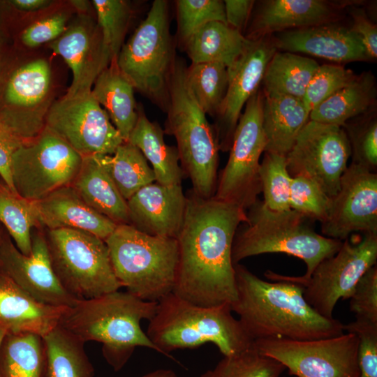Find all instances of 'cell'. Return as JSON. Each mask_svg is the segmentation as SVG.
Returning a JSON list of instances; mask_svg holds the SVG:
<instances>
[{
    "label": "cell",
    "mask_w": 377,
    "mask_h": 377,
    "mask_svg": "<svg viewBox=\"0 0 377 377\" xmlns=\"http://www.w3.org/2000/svg\"><path fill=\"white\" fill-rule=\"evenodd\" d=\"M246 211L230 202L203 198L190 190L177 236L179 260L172 293L197 306L231 305L237 299L232 248Z\"/></svg>",
    "instance_id": "cell-1"
},
{
    "label": "cell",
    "mask_w": 377,
    "mask_h": 377,
    "mask_svg": "<svg viewBox=\"0 0 377 377\" xmlns=\"http://www.w3.org/2000/svg\"><path fill=\"white\" fill-rule=\"evenodd\" d=\"M237 299L230 305L253 341L281 338L313 340L342 334L343 324L318 314L305 300L302 286L261 279L235 264Z\"/></svg>",
    "instance_id": "cell-2"
},
{
    "label": "cell",
    "mask_w": 377,
    "mask_h": 377,
    "mask_svg": "<svg viewBox=\"0 0 377 377\" xmlns=\"http://www.w3.org/2000/svg\"><path fill=\"white\" fill-rule=\"evenodd\" d=\"M157 302L143 300L119 290L78 300L66 308L59 325L80 341L103 344L102 353L115 371L121 370L138 346L161 353L140 322L154 316Z\"/></svg>",
    "instance_id": "cell-3"
},
{
    "label": "cell",
    "mask_w": 377,
    "mask_h": 377,
    "mask_svg": "<svg viewBox=\"0 0 377 377\" xmlns=\"http://www.w3.org/2000/svg\"><path fill=\"white\" fill-rule=\"evenodd\" d=\"M230 304L205 307L191 304L171 293L157 302L147 335L161 354L176 360L170 352L214 344L223 356L239 353L253 346Z\"/></svg>",
    "instance_id": "cell-4"
},
{
    "label": "cell",
    "mask_w": 377,
    "mask_h": 377,
    "mask_svg": "<svg viewBox=\"0 0 377 377\" xmlns=\"http://www.w3.org/2000/svg\"><path fill=\"white\" fill-rule=\"evenodd\" d=\"M185 61L176 57L169 83V105L164 133L173 135L180 166L199 197L214 195L219 145L214 126L193 96L186 79Z\"/></svg>",
    "instance_id": "cell-5"
},
{
    "label": "cell",
    "mask_w": 377,
    "mask_h": 377,
    "mask_svg": "<svg viewBox=\"0 0 377 377\" xmlns=\"http://www.w3.org/2000/svg\"><path fill=\"white\" fill-rule=\"evenodd\" d=\"M247 222L237 229L232 248L235 264L246 258L270 253H283L303 260L308 278L324 259L334 255L343 241L317 233L309 219L288 209L273 211L257 201L250 208Z\"/></svg>",
    "instance_id": "cell-6"
},
{
    "label": "cell",
    "mask_w": 377,
    "mask_h": 377,
    "mask_svg": "<svg viewBox=\"0 0 377 377\" xmlns=\"http://www.w3.org/2000/svg\"><path fill=\"white\" fill-rule=\"evenodd\" d=\"M105 242L115 276L127 292L149 302L172 293L179 260L177 239L117 224Z\"/></svg>",
    "instance_id": "cell-7"
},
{
    "label": "cell",
    "mask_w": 377,
    "mask_h": 377,
    "mask_svg": "<svg viewBox=\"0 0 377 377\" xmlns=\"http://www.w3.org/2000/svg\"><path fill=\"white\" fill-rule=\"evenodd\" d=\"M169 20L168 2L154 1L146 17L117 57L118 68L134 89L165 112L177 57Z\"/></svg>",
    "instance_id": "cell-8"
},
{
    "label": "cell",
    "mask_w": 377,
    "mask_h": 377,
    "mask_svg": "<svg viewBox=\"0 0 377 377\" xmlns=\"http://www.w3.org/2000/svg\"><path fill=\"white\" fill-rule=\"evenodd\" d=\"M52 269L62 287L77 300L119 290L105 242L72 229H44Z\"/></svg>",
    "instance_id": "cell-9"
},
{
    "label": "cell",
    "mask_w": 377,
    "mask_h": 377,
    "mask_svg": "<svg viewBox=\"0 0 377 377\" xmlns=\"http://www.w3.org/2000/svg\"><path fill=\"white\" fill-rule=\"evenodd\" d=\"M377 261V234L346 238L339 251L322 260L308 278L281 275L267 271L265 276L273 281L284 280L304 288L306 302L320 316L333 318L340 299H349L357 283Z\"/></svg>",
    "instance_id": "cell-10"
},
{
    "label": "cell",
    "mask_w": 377,
    "mask_h": 377,
    "mask_svg": "<svg viewBox=\"0 0 377 377\" xmlns=\"http://www.w3.org/2000/svg\"><path fill=\"white\" fill-rule=\"evenodd\" d=\"M264 94L258 90L247 101L237 122L225 168L213 197L246 210L261 193L260 158L266 147L262 112Z\"/></svg>",
    "instance_id": "cell-11"
},
{
    "label": "cell",
    "mask_w": 377,
    "mask_h": 377,
    "mask_svg": "<svg viewBox=\"0 0 377 377\" xmlns=\"http://www.w3.org/2000/svg\"><path fill=\"white\" fill-rule=\"evenodd\" d=\"M83 156L46 127L13 154L11 175L15 193L38 201L73 182Z\"/></svg>",
    "instance_id": "cell-12"
},
{
    "label": "cell",
    "mask_w": 377,
    "mask_h": 377,
    "mask_svg": "<svg viewBox=\"0 0 377 377\" xmlns=\"http://www.w3.org/2000/svg\"><path fill=\"white\" fill-rule=\"evenodd\" d=\"M358 337L354 333L313 340H255L261 354L281 363L295 377H359Z\"/></svg>",
    "instance_id": "cell-13"
},
{
    "label": "cell",
    "mask_w": 377,
    "mask_h": 377,
    "mask_svg": "<svg viewBox=\"0 0 377 377\" xmlns=\"http://www.w3.org/2000/svg\"><path fill=\"white\" fill-rule=\"evenodd\" d=\"M350 156V142L343 127L309 120L286 159L291 177H308L332 198Z\"/></svg>",
    "instance_id": "cell-14"
},
{
    "label": "cell",
    "mask_w": 377,
    "mask_h": 377,
    "mask_svg": "<svg viewBox=\"0 0 377 377\" xmlns=\"http://www.w3.org/2000/svg\"><path fill=\"white\" fill-rule=\"evenodd\" d=\"M45 127L82 156L112 155L125 142L91 93L52 103Z\"/></svg>",
    "instance_id": "cell-15"
},
{
    "label": "cell",
    "mask_w": 377,
    "mask_h": 377,
    "mask_svg": "<svg viewBox=\"0 0 377 377\" xmlns=\"http://www.w3.org/2000/svg\"><path fill=\"white\" fill-rule=\"evenodd\" d=\"M51 72L43 59L28 62L10 76L4 91L6 106L0 122L23 143L45 128L50 103Z\"/></svg>",
    "instance_id": "cell-16"
},
{
    "label": "cell",
    "mask_w": 377,
    "mask_h": 377,
    "mask_svg": "<svg viewBox=\"0 0 377 377\" xmlns=\"http://www.w3.org/2000/svg\"><path fill=\"white\" fill-rule=\"evenodd\" d=\"M322 233L343 241L353 232L377 234V174L351 163L342 175L339 190L331 198Z\"/></svg>",
    "instance_id": "cell-17"
},
{
    "label": "cell",
    "mask_w": 377,
    "mask_h": 377,
    "mask_svg": "<svg viewBox=\"0 0 377 377\" xmlns=\"http://www.w3.org/2000/svg\"><path fill=\"white\" fill-rule=\"evenodd\" d=\"M31 251L27 256L16 247L4 229L1 242V269L38 301L52 306L71 307L78 300L59 281L50 263L45 231L34 228Z\"/></svg>",
    "instance_id": "cell-18"
},
{
    "label": "cell",
    "mask_w": 377,
    "mask_h": 377,
    "mask_svg": "<svg viewBox=\"0 0 377 377\" xmlns=\"http://www.w3.org/2000/svg\"><path fill=\"white\" fill-rule=\"evenodd\" d=\"M276 51L272 35L249 40L240 57L227 68L228 89L214 126L220 150H230L242 110L258 90L267 66Z\"/></svg>",
    "instance_id": "cell-19"
},
{
    "label": "cell",
    "mask_w": 377,
    "mask_h": 377,
    "mask_svg": "<svg viewBox=\"0 0 377 377\" xmlns=\"http://www.w3.org/2000/svg\"><path fill=\"white\" fill-rule=\"evenodd\" d=\"M50 47L72 71V82L66 96L91 93L97 77L112 61L103 47L98 24L89 20H79L66 28Z\"/></svg>",
    "instance_id": "cell-20"
},
{
    "label": "cell",
    "mask_w": 377,
    "mask_h": 377,
    "mask_svg": "<svg viewBox=\"0 0 377 377\" xmlns=\"http://www.w3.org/2000/svg\"><path fill=\"white\" fill-rule=\"evenodd\" d=\"M129 225L145 234L177 238L186 207L181 184L156 182L138 191L127 200Z\"/></svg>",
    "instance_id": "cell-21"
},
{
    "label": "cell",
    "mask_w": 377,
    "mask_h": 377,
    "mask_svg": "<svg viewBox=\"0 0 377 377\" xmlns=\"http://www.w3.org/2000/svg\"><path fill=\"white\" fill-rule=\"evenodd\" d=\"M272 37L280 51L304 53L337 63L369 59L361 40L350 28L334 23L287 30Z\"/></svg>",
    "instance_id": "cell-22"
},
{
    "label": "cell",
    "mask_w": 377,
    "mask_h": 377,
    "mask_svg": "<svg viewBox=\"0 0 377 377\" xmlns=\"http://www.w3.org/2000/svg\"><path fill=\"white\" fill-rule=\"evenodd\" d=\"M340 7L323 0L261 1L244 36L256 40L287 30L334 23Z\"/></svg>",
    "instance_id": "cell-23"
},
{
    "label": "cell",
    "mask_w": 377,
    "mask_h": 377,
    "mask_svg": "<svg viewBox=\"0 0 377 377\" xmlns=\"http://www.w3.org/2000/svg\"><path fill=\"white\" fill-rule=\"evenodd\" d=\"M68 307L44 304L0 272V327L8 334L43 337L59 325Z\"/></svg>",
    "instance_id": "cell-24"
},
{
    "label": "cell",
    "mask_w": 377,
    "mask_h": 377,
    "mask_svg": "<svg viewBox=\"0 0 377 377\" xmlns=\"http://www.w3.org/2000/svg\"><path fill=\"white\" fill-rule=\"evenodd\" d=\"M34 202L43 229L77 230L105 241L117 225L88 205L71 185Z\"/></svg>",
    "instance_id": "cell-25"
},
{
    "label": "cell",
    "mask_w": 377,
    "mask_h": 377,
    "mask_svg": "<svg viewBox=\"0 0 377 377\" xmlns=\"http://www.w3.org/2000/svg\"><path fill=\"white\" fill-rule=\"evenodd\" d=\"M262 120L266 138L265 152L286 156L309 120V112L302 99L264 94Z\"/></svg>",
    "instance_id": "cell-26"
},
{
    "label": "cell",
    "mask_w": 377,
    "mask_h": 377,
    "mask_svg": "<svg viewBox=\"0 0 377 377\" xmlns=\"http://www.w3.org/2000/svg\"><path fill=\"white\" fill-rule=\"evenodd\" d=\"M71 186L91 208L117 224H128L127 201L123 198L97 155L83 156Z\"/></svg>",
    "instance_id": "cell-27"
},
{
    "label": "cell",
    "mask_w": 377,
    "mask_h": 377,
    "mask_svg": "<svg viewBox=\"0 0 377 377\" xmlns=\"http://www.w3.org/2000/svg\"><path fill=\"white\" fill-rule=\"evenodd\" d=\"M134 89L118 68L115 58L97 77L91 91L125 142L128 141L138 116Z\"/></svg>",
    "instance_id": "cell-28"
},
{
    "label": "cell",
    "mask_w": 377,
    "mask_h": 377,
    "mask_svg": "<svg viewBox=\"0 0 377 377\" xmlns=\"http://www.w3.org/2000/svg\"><path fill=\"white\" fill-rule=\"evenodd\" d=\"M138 114L127 142L137 147L150 162L156 182L163 185L181 184L184 174L177 147L165 143L164 131L157 122L147 117L142 106H138Z\"/></svg>",
    "instance_id": "cell-29"
},
{
    "label": "cell",
    "mask_w": 377,
    "mask_h": 377,
    "mask_svg": "<svg viewBox=\"0 0 377 377\" xmlns=\"http://www.w3.org/2000/svg\"><path fill=\"white\" fill-rule=\"evenodd\" d=\"M376 98L374 75L370 72L356 75L345 87L313 108L309 120L343 127L351 119L369 113Z\"/></svg>",
    "instance_id": "cell-30"
},
{
    "label": "cell",
    "mask_w": 377,
    "mask_h": 377,
    "mask_svg": "<svg viewBox=\"0 0 377 377\" xmlns=\"http://www.w3.org/2000/svg\"><path fill=\"white\" fill-rule=\"evenodd\" d=\"M249 39L228 24L210 22L195 31L183 47L191 64L220 63L230 68L244 52Z\"/></svg>",
    "instance_id": "cell-31"
},
{
    "label": "cell",
    "mask_w": 377,
    "mask_h": 377,
    "mask_svg": "<svg viewBox=\"0 0 377 377\" xmlns=\"http://www.w3.org/2000/svg\"><path fill=\"white\" fill-rule=\"evenodd\" d=\"M42 339V377H94V367L84 350V342L59 325Z\"/></svg>",
    "instance_id": "cell-32"
},
{
    "label": "cell",
    "mask_w": 377,
    "mask_h": 377,
    "mask_svg": "<svg viewBox=\"0 0 377 377\" xmlns=\"http://www.w3.org/2000/svg\"><path fill=\"white\" fill-rule=\"evenodd\" d=\"M320 64L298 54L276 51L269 60L263 79L264 94L302 99Z\"/></svg>",
    "instance_id": "cell-33"
},
{
    "label": "cell",
    "mask_w": 377,
    "mask_h": 377,
    "mask_svg": "<svg viewBox=\"0 0 377 377\" xmlns=\"http://www.w3.org/2000/svg\"><path fill=\"white\" fill-rule=\"evenodd\" d=\"M97 156L126 201L141 188L156 182L147 160L129 142H123L112 155Z\"/></svg>",
    "instance_id": "cell-34"
},
{
    "label": "cell",
    "mask_w": 377,
    "mask_h": 377,
    "mask_svg": "<svg viewBox=\"0 0 377 377\" xmlns=\"http://www.w3.org/2000/svg\"><path fill=\"white\" fill-rule=\"evenodd\" d=\"M42 337L6 333L0 343V377H42Z\"/></svg>",
    "instance_id": "cell-35"
},
{
    "label": "cell",
    "mask_w": 377,
    "mask_h": 377,
    "mask_svg": "<svg viewBox=\"0 0 377 377\" xmlns=\"http://www.w3.org/2000/svg\"><path fill=\"white\" fill-rule=\"evenodd\" d=\"M0 223L24 255L31 251L34 228L39 224L34 201L12 191L0 179Z\"/></svg>",
    "instance_id": "cell-36"
},
{
    "label": "cell",
    "mask_w": 377,
    "mask_h": 377,
    "mask_svg": "<svg viewBox=\"0 0 377 377\" xmlns=\"http://www.w3.org/2000/svg\"><path fill=\"white\" fill-rule=\"evenodd\" d=\"M186 79L202 110L206 114L216 117L228 89L227 67L216 62L191 64L186 68Z\"/></svg>",
    "instance_id": "cell-37"
},
{
    "label": "cell",
    "mask_w": 377,
    "mask_h": 377,
    "mask_svg": "<svg viewBox=\"0 0 377 377\" xmlns=\"http://www.w3.org/2000/svg\"><path fill=\"white\" fill-rule=\"evenodd\" d=\"M286 370L278 361L261 354L254 346L239 353L223 356L200 377H281Z\"/></svg>",
    "instance_id": "cell-38"
},
{
    "label": "cell",
    "mask_w": 377,
    "mask_h": 377,
    "mask_svg": "<svg viewBox=\"0 0 377 377\" xmlns=\"http://www.w3.org/2000/svg\"><path fill=\"white\" fill-rule=\"evenodd\" d=\"M92 3L103 47L112 60L117 57L124 45L132 9L129 3L124 0H94Z\"/></svg>",
    "instance_id": "cell-39"
},
{
    "label": "cell",
    "mask_w": 377,
    "mask_h": 377,
    "mask_svg": "<svg viewBox=\"0 0 377 377\" xmlns=\"http://www.w3.org/2000/svg\"><path fill=\"white\" fill-rule=\"evenodd\" d=\"M263 203L269 209L277 212L290 209L291 177L288 171L286 156L265 152L259 169Z\"/></svg>",
    "instance_id": "cell-40"
},
{
    "label": "cell",
    "mask_w": 377,
    "mask_h": 377,
    "mask_svg": "<svg viewBox=\"0 0 377 377\" xmlns=\"http://www.w3.org/2000/svg\"><path fill=\"white\" fill-rule=\"evenodd\" d=\"M175 4L178 39L182 45L205 24L214 21L226 23L223 1L177 0Z\"/></svg>",
    "instance_id": "cell-41"
},
{
    "label": "cell",
    "mask_w": 377,
    "mask_h": 377,
    "mask_svg": "<svg viewBox=\"0 0 377 377\" xmlns=\"http://www.w3.org/2000/svg\"><path fill=\"white\" fill-rule=\"evenodd\" d=\"M331 198L312 179L297 175L292 177L289 205L293 209L309 220L323 223L327 218Z\"/></svg>",
    "instance_id": "cell-42"
},
{
    "label": "cell",
    "mask_w": 377,
    "mask_h": 377,
    "mask_svg": "<svg viewBox=\"0 0 377 377\" xmlns=\"http://www.w3.org/2000/svg\"><path fill=\"white\" fill-rule=\"evenodd\" d=\"M355 75L353 71L341 65H320L302 98L309 114L320 103L348 84Z\"/></svg>",
    "instance_id": "cell-43"
},
{
    "label": "cell",
    "mask_w": 377,
    "mask_h": 377,
    "mask_svg": "<svg viewBox=\"0 0 377 377\" xmlns=\"http://www.w3.org/2000/svg\"><path fill=\"white\" fill-rule=\"evenodd\" d=\"M344 128L351 149L353 163L374 172L377 168V121L372 115Z\"/></svg>",
    "instance_id": "cell-44"
},
{
    "label": "cell",
    "mask_w": 377,
    "mask_h": 377,
    "mask_svg": "<svg viewBox=\"0 0 377 377\" xmlns=\"http://www.w3.org/2000/svg\"><path fill=\"white\" fill-rule=\"evenodd\" d=\"M343 330L358 337L359 377H377V324L355 319L343 325Z\"/></svg>",
    "instance_id": "cell-45"
},
{
    "label": "cell",
    "mask_w": 377,
    "mask_h": 377,
    "mask_svg": "<svg viewBox=\"0 0 377 377\" xmlns=\"http://www.w3.org/2000/svg\"><path fill=\"white\" fill-rule=\"evenodd\" d=\"M349 299L350 309L355 314V319L377 324L376 265L360 278Z\"/></svg>",
    "instance_id": "cell-46"
},
{
    "label": "cell",
    "mask_w": 377,
    "mask_h": 377,
    "mask_svg": "<svg viewBox=\"0 0 377 377\" xmlns=\"http://www.w3.org/2000/svg\"><path fill=\"white\" fill-rule=\"evenodd\" d=\"M66 17L57 14L39 20L27 28L22 34V43L34 47L60 37L66 29Z\"/></svg>",
    "instance_id": "cell-47"
},
{
    "label": "cell",
    "mask_w": 377,
    "mask_h": 377,
    "mask_svg": "<svg viewBox=\"0 0 377 377\" xmlns=\"http://www.w3.org/2000/svg\"><path fill=\"white\" fill-rule=\"evenodd\" d=\"M353 18L350 29L357 36L363 44L370 59L377 57V27L367 15L364 10L353 7L350 10Z\"/></svg>",
    "instance_id": "cell-48"
},
{
    "label": "cell",
    "mask_w": 377,
    "mask_h": 377,
    "mask_svg": "<svg viewBox=\"0 0 377 377\" xmlns=\"http://www.w3.org/2000/svg\"><path fill=\"white\" fill-rule=\"evenodd\" d=\"M24 144L0 122V179L13 192L11 175L12 157Z\"/></svg>",
    "instance_id": "cell-49"
},
{
    "label": "cell",
    "mask_w": 377,
    "mask_h": 377,
    "mask_svg": "<svg viewBox=\"0 0 377 377\" xmlns=\"http://www.w3.org/2000/svg\"><path fill=\"white\" fill-rule=\"evenodd\" d=\"M253 0H225L224 10L226 23L244 35L255 5Z\"/></svg>",
    "instance_id": "cell-50"
},
{
    "label": "cell",
    "mask_w": 377,
    "mask_h": 377,
    "mask_svg": "<svg viewBox=\"0 0 377 377\" xmlns=\"http://www.w3.org/2000/svg\"><path fill=\"white\" fill-rule=\"evenodd\" d=\"M11 3L17 9L25 11H33L47 6L50 1L47 0H13Z\"/></svg>",
    "instance_id": "cell-51"
},
{
    "label": "cell",
    "mask_w": 377,
    "mask_h": 377,
    "mask_svg": "<svg viewBox=\"0 0 377 377\" xmlns=\"http://www.w3.org/2000/svg\"><path fill=\"white\" fill-rule=\"evenodd\" d=\"M141 377H177V375L172 369H159L147 373Z\"/></svg>",
    "instance_id": "cell-52"
},
{
    "label": "cell",
    "mask_w": 377,
    "mask_h": 377,
    "mask_svg": "<svg viewBox=\"0 0 377 377\" xmlns=\"http://www.w3.org/2000/svg\"><path fill=\"white\" fill-rule=\"evenodd\" d=\"M71 3L79 10L86 11L88 9V2L82 0L71 1Z\"/></svg>",
    "instance_id": "cell-53"
},
{
    "label": "cell",
    "mask_w": 377,
    "mask_h": 377,
    "mask_svg": "<svg viewBox=\"0 0 377 377\" xmlns=\"http://www.w3.org/2000/svg\"><path fill=\"white\" fill-rule=\"evenodd\" d=\"M3 232H4V228L0 223V272L1 271V238H2Z\"/></svg>",
    "instance_id": "cell-54"
},
{
    "label": "cell",
    "mask_w": 377,
    "mask_h": 377,
    "mask_svg": "<svg viewBox=\"0 0 377 377\" xmlns=\"http://www.w3.org/2000/svg\"><path fill=\"white\" fill-rule=\"evenodd\" d=\"M5 334H6L5 330H3V329H1L0 327V343H1L3 336L5 335Z\"/></svg>",
    "instance_id": "cell-55"
},
{
    "label": "cell",
    "mask_w": 377,
    "mask_h": 377,
    "mask_svg": "<svg viewBox=\"0 0 377 377\" xmlns=\"http://www.w3.org/2000/svg\"><path fill=\"white\" fill-rule=\"evenodd\" d=\"M282 377H284V376H282Z\"/></svg>",
    "instance_id": "cell-56"
}]
</instances>
